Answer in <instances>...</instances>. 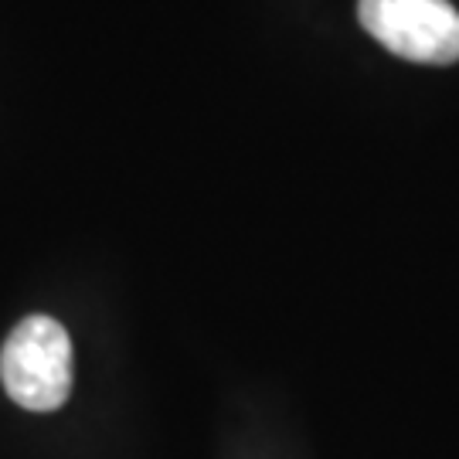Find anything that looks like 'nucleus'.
I'll return each mask as SVG.
<instances>
[{"label": "nucleus", "mask_w": 459, "mask_h": 459, "mask_svg": "<svg viewBox=\"0 0 459 459\" xmlns=\"http://www.w3.org/2000/svg\"><path fill=\"white\" fill-rule=\"evenodd\" d=\"M364 31L419 65L459 62V11L449 0H361Z\"/></svg>", "instance_id": "nucleus-2"}, {"label": "nucleus", "mask_w": 459, "mask_h": 459, "mask_svg": "<svg viewBox=\"0 0 459 459\" xmlns=\"http://www.w3.org/2000/svg\"><path fill=\"white\" fill-rule=\"evenodd\" d=\"M0 381L28 411L62 409L72 394V341L68 330L45 313L24 316L4 341Z\"/></svg>", "instance_id": "nucleus-1"}]
</instances>
